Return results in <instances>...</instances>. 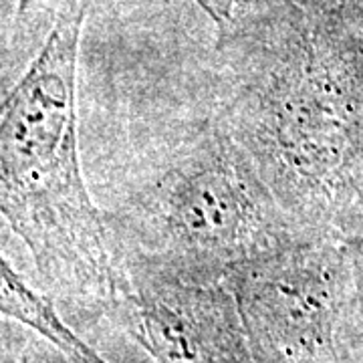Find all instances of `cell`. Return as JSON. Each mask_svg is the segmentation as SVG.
Returning <instances> with one entry per match:
<instances>
[{"mask_svg": "<svg viewBox=\"0 0 363 363\" xmlns=\"http://www.w3.org/2000/svg\"><path fill=\"white\" fill-rule=\"evenodd\" d=\"M214 73V119L293 224L345 242L363 210V51L345 2H240Z\"/></svg>", "mask_w": 363, "mask_h": 363, "instance_id": "obj_1", "label": "cell"}, {"mask_svg": "<svg viewBox=\"0 0 363 363\" xmlns=\"http://www.w3.org/2000/svg\"><path fill=\"white\" fill-rule=\"evenodd\" d=\"M85 0H63L2 105V216L52 303L81 323L111 317L125 274L79 162L77 77Z\"/></svg>", "mask_w": 363, "mask_h": 363, "instance_id": "obj_2", "label": "cell"}, {"mask_svg": "<svg viewBox=\"0 0 363 363\" xmlns=\"http://www.w3.org/2000/svg\"><path fill=\"white\" fill-rule=\"evenodd\" d=\"M105 220L117 255L224 279L307 236L214 117L147 157Z\"/></svg>", "mask_w": 363, "mask_h": 363, "instance_id": "obj_3", "label": "cell"}, {"mask_svg": "<svg viewBox=\"0 0 363 363\" xmlns=\"http://www.w3.org/2000/svg\"><path fill=\"white\" fill-rule=\"evenodd\" d=\"M257 363H337L350 285L343 240L298 236L228 274Z\"/></svg>", "mask_w": 363, "mask_h": 363, "instance_id": "obj_4", "label": "cell"}, {"mask_svg": "<svg viewBox=\"0 0 363 363\" xmlns=\"http://www.w3.org/2000/svg\"><path fill=\"white\" fill-rule=\"evenodd\" d=\"M119 260L125 286L111 317L156 363H257L228 279Z\"/></svg>", "mask_w": 363, "mask_h": 363, "instance_id": "obj_5", "label": "cell"}, {"mask_svg": "<svg viewBox=\"0 0 363 363\" xmlns=\"http://www.w3.org/2000/svg\"><path fill=\"white\" fill-rule=\"evenodd\" d=\"M2 315L26 325L61 351L71 363H107L89 347L55 309L49 297H43L13 271L2 259Z\"/></svg>", "mask_w": 363, "mask_h": 363, "instance_id": "obj_6", "label": "cell"}, {"mask_svg": "<svg viewBox=\"0 0 363 363\" xmlns=\"http://www.w3.org/2000/svg\"><path fill=\"white\" fill-rule=\"evenodd\" d=\"M63 0H18L9 40L11 63L35 57L55 25Z\"/></svg>", "mask_w": 363, "mask_h": 363, "instance_id": "obj_7", "label": "cell"}, {"mask_svg": "<svg viewBox=\"0 0 363 363\" xmlns=\"http://www.w3.org/2000/svg\"><path fill=\"white\" fill-rule=\"evenodd\" d=\"M14 363H71L57 347H52L47 339L28 337L23 341Z\"/></svg>", "mask_w": 363, "mask_h": 363, "instance_id": "obj_8", "label": "cell"}, {"mask_svg": "<svg viewBox=\"0 0 363 363\" xmlns=\"http://www.w3.org/2000/svg\"><path fill=\"white\" fill-rule=\"evenodd\" d=\"M194 2L214 21L216 28L222 30L233 21L236 6H238L240 0H194Z\"/></svg>", "mask_w": 363, "mask_h": 363, "instance_id": "obj_9", "label": "cell"}, {"mask_svg": "<svg viewBox=\"0 0 363 363\" xmlns=\"http://www.w3.org/2000/svg\"><path fill=\"white\" fill-rule=\"evenodd\" d=\"M240 2H269V0H240ZM293 2H315V0H293Z\"/></svg>", "mask_w": 363, "mask_h": 363, "instance_id": "obj_10", "label": "cell"}]
</instances>
